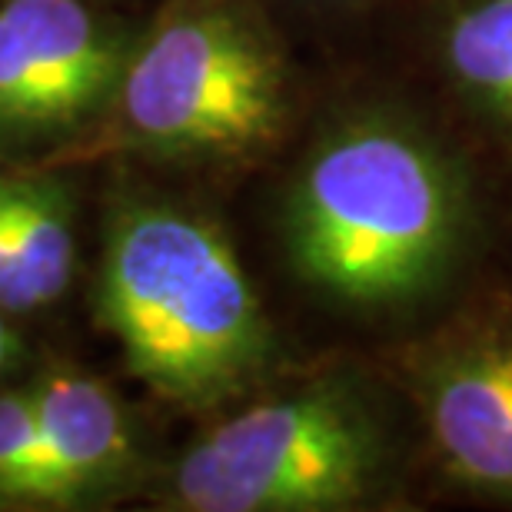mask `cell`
I'll return each instance as SVG.
<instances>
[{
  "label": "cell",
  "instance_id": "obj_1",
  "mask_svg": "<svg viewBox=\"0 0 512 512\" xmlns=\"http://www.w3.org/2000/svg\"><path fill=\"white\" fill-rule=\"evenodd\" d=\"M479 157L416 97L356 107L313 143L286 197L296 273L346 310L413 320L483 247Z\"/></svg>",
  "mask_w": 512,
  "mask_h": 512
},
{
  "label": "cell",
  "instance_id": "obj_2",
  "mask_svg": "<svg viewBox=\"0 0 512 512\" xmlns=\"http://www.w3.org/2000/svg\"><path fill=\"white\" fill-rule=\"evenodd\" d=\"M419 456L393 373L340 366L213 426L177 463L173 499L193 512L403 506Z\"/></svg>",
  "mask_w": 512,
  "mask_h": 512
},
{
  "label": "cell",
  "instance_id": "obj_3",
  "mask_svg": "<svg viewBox=\"0 0 512 512\" xmlns=\"http://www.w3.org/2000/svg\"><path fill=\"white\" fill-rule=\"evenodd\" d=\"M100 293L127 366L177 403L233 396L270 356V323L250 276L197 213L143 207L120 217Z\"/></svg>",
  "mask_w": 512,
  "mask_h": 512
},
{
  "label": "cell",
  "instance_id": "obj_4",
  "mask_svg": "<svg viewBox=\"0 0 512 512\" xmlns=\"http://www.w3.org/2000/svg\"><path fill=\"white\" fill-rule=\"evenodd\" d=\"M133 137L190 157H250L280 140L290 114L286 60L227 0H180L124 74Z\"/></svg>",
  "mask_w": 512,
  "mask_h": 512
},
{
  "label": "cell",
  "instance_id": "obj_5",
  "mask_svg": "<svg viewBox=\"0 0 512 512\" xmlns=\"http://www.w3.org/2000/svg\"><path fill=\"white\" fill-rule=\"evenodd\" d=\"M393 380L449 486L512 509V296H469L399 343Z\"/></svg>",
  "mask_w": 512,
  "mask_h": 512
},
{
  "label": "cell",
  "instance_id": "obj_6",
  "mask_svg": "<svg viewBox=\"0 0 512 512\" xmlns=\"http://www.w3.org/2000/svg\"><path fill=\"white\" fill-rule=\"evenodd\" d=\"M416 47L429 107L476 157L512 167V0H423Z\"/></svg>",
  "mask_w": 512,
  "mask_h": 512
},
{
  "label": "cell",
  "instance_id": "obj_7",
  "mask_svg": "<svg viewBox=\"0 0 512 512\" xmlns=\"http://www.w3.org/2000/svg\"><path fill=\"white\" fill-rule=\"evenodd\" d=\"M117 47L80 0L0 7V120L54 124L94 104L117 74Z\"/></svg>",
  "mask_w": 512,
  "mask_h": 512
},
{
  "label": "cell",
  "instance_id": "obj_8",
  "mask_svg": "<svg viewBox=\"0 0 512 512\" xmlns=\"http://www.w3.org/2000/svg\"><path fill=\"white\" fill-rule=\"evenodd\" d=\"M40 429L37 499H64L127 456V423L117 399L84 376H50L34 393Z\"/></svg>",
  "mask_w": 512,
  "mask_h": 512
},
{
  "label": "cell",
  "instance_id": "obj_9",
  "mask_svg": "<svg viewBox=\"0 0 512 512\" xmlns=\"http://www.w3.org/2000/svg\"><path fill=\"white\" fill-rule=\"evenodd\" d=\"M4 207L10 230H14L30 310L54 303L64 293L70 263H74V240H70L64 200L47 187L17 183V187H4Z\"/></svg>",
  "mask_w": 512,
  "mask_h": 512
},
{
  "label": "cell",
  "instance_id": "obj_10",
  "mask_svg": "<svg viewBox=\"0 0 512 512\" xmlns=\"http://www.w3.org/2000/svg\"><path fill=\"white\" fill-rule=\"evenodd\" d=\"M40 429L34 396H0V496L37 499Z\"/></svg>",
  "mask_w": 512,
  "mask_h": 512
},
{
  "label": "cell",
  "instance_id": "obj_11",
  "mask_svg": "<svg viewBox=\"0 0 512 512\" xmlns=\"http://www.w3.org/2000/svg\"><path fill=\"white\" fill-rule=\"evenodd\" d=\"M0 306H7V310H30L14 230H10V217L4 207V187H0Z\"/></svg>",
  "mask_w": 512,
  "mask_h": 512
},
{
  "label": "cell",
  "instance_id": "obj_12",
  "mask_svg": "<svg viewBox=\"0 0 512 512\" xmlns=\"http://www.w3.org/2000/svg\"><path fill=\"white\" fill-rule=\"evenodd\" d=\"M10 350H14V340H10V333H7L4 320H0V370H4V363H7Z\"/></svg>",
  "mask_w": 512,
  "mask_h": 512
}]
</instances>
